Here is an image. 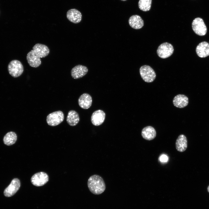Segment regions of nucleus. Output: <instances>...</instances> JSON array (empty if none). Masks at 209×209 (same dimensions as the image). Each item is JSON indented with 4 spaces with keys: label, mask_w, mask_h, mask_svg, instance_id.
Here are the masks:
<instances>
[{
    "label": "nucleus",
    "mask_w": 209,
    "mask_h": 209,
    "mask_svg": "<svg viewBox=\"0 0 209 209\" xmlns=\"http://www.w3.org/2000/svg\"><path fill=\"white\" fill-rule=\"evenodd\" d=\"M176 150L180 152L185 151L187 147V140L186 136L183 134H181L177 138L175 143Z\"/></svg>",
    "instance_id": "18"
},
{
    "label": "nucleus",
    "mask_w": 209,
    "mask_h": 209,
    "mask_svg": "<svg viewBox=\"0 0 209 209\" xmlns=\"http://www.w3.org/2000/svg\"><path fill=\"white\" fill-rule=\"evenodd\" d=\"M64 119V114L62 111H58L49 114L46 117V122L50 126H55L61 123Z\"/></svg>",
    "instance_id": "6"
},
{
    "label": "nucleus",
    "mask_w": 209,
    "mask_h": 209,
    "mask_svg": "<svg viewBox=\"0 0 209 209\" xmlns=\"http://www.w3.org/2000/svg\"><path fill=\"white\" fill-rule=\"evenodd\" d=\"M20 182L17 178L13 179L10 184L4 191V194L6 197H10L14 195L19 189Z\"/></svg>",
    "instance_id": "9"
},
{
    "label": "nucleus",
    "mask_w": 209,
    "mask_h": 209,
    "mask_svg": "<svg viewBox=\"0 0 209 209\" xmlns=\"http://www.w3.org/2000/svg\"><path fill=\"white\" fill-rule=\"evenodd\" d=\"M78 103L79 105L81 108L84 109H87L91 105L92 98L89 94L83 93L79 98Z\"/></svg>",
    "instance_id": "14"
},
{
    "label": "nucleus",
    "mask_w": 209,
    "mask_h": 209,
    "mask_svg": "<svg viewBox=\"0 0 209 209\" xmlns=\"http://www.w3.org/2000/svg\"><path fill=\"white\" fill-rule=\"evenodd\" d=\"M87 185L90 191L96 195L102 193L106 189L104 180L101 176L96 174L89 177L88 180Z\"/></svg>",
    "instance_id": "2"
},
{
    "label": "nucleus",
    "mask_w": 209,
    "mask_h": 209,
    "mask_svg": "<svg viewBox=\"0 0 209 209\" xmlns=\"http://www.w3.org/2000/svg\"><path fill=\"white\" fill-rule=\"evenodd\" d=\"M17 137V135L15 132L13 131L9 132L3 137L4 143L7 145H11L15 143Z\"/></svg>",
    "instance_id": "20"
},
{
    "label": "nucleus",
    "mask_w": 209,
    "mask_h": 209,
    "mask_svg": "<svg viewBox=\"0 0 209 209\" xmlns=\"http://www.w3.org/2000/svg\"><path fill=\"white\" fill-rule=\"evenodd\" d=\"M140 76L143 80L147 82H153L156 77V74L153 69L150 66L144 65L140 69Z\"/></svg>",
    "instance_id": "4"
},
{
    "label": "nucleus",
    "mask_w": 209,
    "mask_h": 209,
    "mask_svg": "<svg viewBox=\"0 0 209 209\" xmlns=\"http://www.w3.org/2000/svg\"><path fill=\"white\" fill-rule=\"evenodd\" d=\"M49 177L48 174L44 172H40L34 174L31 178V182L34 185L42 186L48 181Z\"/></svg>",
    "instance_id": "8"
},
{
    "label": "nucleus",
    "mask_w": 209,
    "mask_h": 209,
    "mask_svg": "<svg viewBox=\"0 0 209 209\" xmlns=\"http://www.w3.org/2000/svg\"><path fill=\"white\" fill-rule=\"evenodd\" d=\"M80 118L78 113L75 111L72 110L69 111L66 118L67 123L71 126H75L79 121Z\"/></svg>",
    "instance_id": "19"
},
{
    "label": "nucleus",
    "mask_w": 209,
    "mask_h": 209,
    "mask_svg": "<svg viewBox=\"0 0 209 209\" xmlns=\"http://www.w3.org/2000/svg\"><path fill=\"white\" fill-rule=\"evenodd\" d=\"M167 157L165 155H162L160 158V161L162 162H166L167 161Z\"/></svg>",
    "instance_id": "22"
},
{
    "label": "nucleus",
    "mask_w": 209,
    "mask_h": 209,
    "mask_svg": "<svg viewBox=\"0 0 209 209\" xmlns=\"http://www.w3.org/2000/svg\"><path fill=\"white\" fill-rule=\"evenodd\" d=\"M174 51L172 45L166 42L159 46L157 50V53L159 57L164 59L170 57L173 54Z\"/></svg>",
    "instance_id": "7"
},
{
    "label": "nucleus",
    "mask_w": 209,
    "mask_h": 209,
    "mask_svg": "<svg viewBox=\"0 0 209 209\" xmlns=\"http://www.w3.org/2000/svg\"><path fill=\"white\" fill-rule=\"evenodd\" d=\"M8 69L10 74L14 78L19 76L24 71L22 64L19 61L17 60L10 61L8 64Z\"/></svg>",
    "instance_id": "3"
},
{
    "label": "nucleus",
    "mask_w": 209,
    "mask_h": 209,
    "mask_svg": "<svg viewBox=\"0 0 209 209\" xmlns=\"http://www.w3.org/2000/svg\"><path fill=\"white\" fill-rule=\"evenodd\" d=\"M173 103L175 107L179 108H183L188 103V98L183 94H178L175 96L173 100Z\"/></svg>",
    "instance_id": "15"
},
{
    "label": "nucleus",
    "mask_w": 209,
    "mask_h": 209,
    "mask_svg": "<svg viewBox=\"0 0 209 209\" xmlns=\"http://www.w3.org/2000/svg\"><path fill=\"white\" fill-rule=\"evenodd\" d=\"M121 0V1H126L127 0Z\"/></svg>",
    "instance_id": "24"
},
{
    "label": "nucleus",
    "mask_w": 209,
    "mask_h": 209,
    "mask_svg": "<svg viewBox=\"0 0 209 209\" xmlns=\"http://www.w3.org/2000/svg\"><path fill=\"white\" fill-rule=\"evenodd\" d=\"M49 52V49L46 45L39 43L36 44L33 47V50L27 54L26 60L28 63L32 67H38L41 64L40 58L46 57Z\"/></svg>",
    "instance_id": "1"
},
{
    "label": "nucleus",
    "mask_w": 209,
    "mask_h": 209,
    "mask_svg": "<svg viewBox=\"0 0 209 209\" xmlns=\"http://www.w3.org/2000/svg\"><path fill=\"white\" fill-rule=\"evenodd\" d=\"M66 17L71 22L77 24L81 21L82 15L80 12L78 10L75 9H72L67 12Z\"/></svg>",
    "instance_id": "13"
},
{
    "label": "nucleus",
    "mask_w": 209,
    "mask_h": 209,
    "mask_svg": "<svg viewBox=\"0 0 209 209\" xmlns=\"http://www.w3.org/2000/svg\"><path fill=\"white\" fill-rule=\"evenodd\" d=\"M141 135L143 138L146 140H152L156 137V131L154 128L152 126H146L142 129Z\"/></svg>",
    "instance_id": "17"
},
{
    "label": "nucleus",
    "mask_w": 209,
    "mask_h": 209,
    "mask_svg": "<svg viewBox=\"0 0 209 209\" xmlns=\"http://www.w3.org/2000/svg\"><path fill=\"white\" fill-rule=\"evenodd\" d=\"M128 22L130 26L136 29L141 28L144 25L143 19L138 15L131 16L129 19Z\"/></svg>",
    "instance_id": "16"
},
{
    "label": "nucleus",
    "mask_w": 209,
    "mask_h": 209,
    "mask_svg": "<svg viewBox=\"0 0 209 209\" xmlns=\"http://www.w3.org/2000/svg\"><path fill=\"white\" fill-rule=\"evenodd\" d=\"M192 28L194 32L199 35L204 36L207 33V27L201 18L197 17L193 21Z\"/></svg>",
    "instance_id": "5"
},
{
    "label": "nucleus",
    "mask_w": 209,
    "mask_h": 209,
    "mask_svg": "<svg viewBox=\"0 0 209 209\" xmlns=\"http://www.w3.org/2000/svg\"><path fill=\"white\" fill-rule=\"evenodd\" d=\"M196 51L197 55L201 58L209 55V44L206 42L200 43L197 46Z\"/></svg>",
    "instance_id": "12"
},
{
    "label": "nucleus",
    "mask_w": 209,
    "mask_h": 209,
    "mask_svg": "<svg viewBox=\"0 0 209 209\" xmlns=\"http://www.w3.org/2000/svg\"><path fill=\"white\" fill-rule=\"evenodd\" d=\"M88 71V69L85 66L78 65L73 68L71 71V75L74 79L82 77L85 75Z\"/></svg>",
    "instance_id": "10"
},
{
    "label": "nucleus",
    "mask_w": 209,
    "mask_h": 209,
    "mask_svg": "<svg viewBox=\"0 0 209 209\" xmlns=\"http://www.w3.org/2000/svg\"><path fill=\"white\" fill-rule=\"evenodd\" d=\"M207 189H208V192H209V185Z\"/></svg>",
    "instance_id": "23"
},
{
    "label": "nucleus",
    "mask_w": 209,
    "mask_h": 209,
    "mask_svg": "<svg viewBox=\"0 0 209 209\" xmlns=\"http://www.w3.org/2000/svg\"><path fill=\"white\" fill-rule=\"evenodd\" d=\"M105 117V113L103 111L101 110H96L92 115L91 118V122L94 125H100L104 122Z\"/></svg>",
    "instance_id": "11"
},
{
    "label": "nucleus",
    "mask_w": 209,
    "mask_h": 209,
    "mask_svg": "<svg viewBox=\"0 0 209 209\" xmlns=\"http://www.w3.org/2000/svg\"><path fill=\"white\" fill-rule=\"evenodd\" d=\"M152 0H139L138 3L139 8L143 11H149L151 8Z\"/></svg>",
    "instance_id": "21"
}]
</instances>
